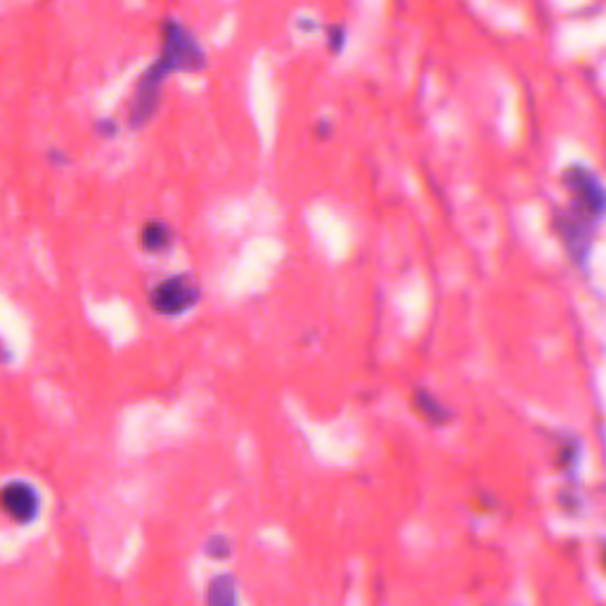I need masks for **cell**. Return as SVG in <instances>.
<instances>
[{
  "instance_id": "6",
  "label": "cell",
  "mask_w": 606,
  "mask_h": 606,
  "mask_svg": "<svg viewBox=\"0 0 606 606\" xmlns=\"http://www.w3.org/2000/svg\"><path fill=\"white\" fill-rule=\"evenodd\" d=\"M559 232H562L564 242L569 244V249L573 251L576 259H583L588 254V244H590V232L588 225H585V218L578 214H569L559 218Z\"/></svg>"
},
{
  "instance_id": "10",
  "label": "cell",
  "mask_w": 606,
  "mask_h": 606,
  "mask_svg": "<svg viewBox=\"0 0 606 606\" xmlns=\"http://www.w3.org/2000/svg\"><path fill=\"white\" fill-rule=\"evenodd\" d=\"M209 550L211 554H216V557H225V554H228V543H225L223 538H214L209 543Z\"/></svg>"
},
{
  "instance_id": "3",
  "label": "cell",
  "mask_w": 606,
  "mask_h": 606,
  "mask_svg": "<svg viewBox=\"0 0 606 606\" xmlns=\"http://www.w3.org/2000/svg\"><path fill=\"white\" fill-rule=\"evenodd\" d=\"M199 299V289L190 277L178 275L171 280H164L161 285L152 289L150 303L157 313L164 315H178L192 308Z\"/></svg>"
},
{
  "instance_id": "9",
  "label": "cell",
  "mask_w": 606,
  "mask_h": 606,
  "mask_svg": "<svg viewBox=\"0 0 606 606\" xmlns=\"http://www.w3.org/2000/svg\"><path fill=\"white\" fill-rule=\"evenodd\" d=\"M415 403H417V408L422 410V415L427 417V419H431V422H446V410L441 408V405H438L436 401H434V396H429V393H424V391H419L417 393V398H415Z\"/></svg>"
},
{
  "instance_id": "5",
  "label": "cell",
  "mask_w": 606,
  "mask_h": 606,
  "mask_svg": "<svg viewBox=\"0 0 606 606\" xmlns=\"http://www.w3.org/2000/svg\"><path fill=\"white\" fill-rule=\"evenodd\" d=\"M0 507L5 509V514H10L12 519L19 521V524H29L38 514V495L29 483H8L0 491Z\"/></svg>"
},
{
  "instance_id": "7",
  "label": "cell",
  "mask_w": 606,
  "mask_h": 606,
  "mask_svg": "<svg viewBox=\"0 0 606 606\" xmlns=\"http://www.w3.org/2000/svg\"><path fill=\"white\" fill-rule=\"evenodd\" d=\"M209 606H237V585L230 576H216L206 590Z\"/></svg>"
},
{
  "instance_id": "2",
  "label": "cell",
  "mask_w": 606,
  "mask_h": 606,
  "mask_svg": "<svg viewBox=\"0 0 606 606\" xmlns=\"http://www.w3.org/2000/svg\"><path fill=\"white\" fill-rule=\"evenodd\" d=\"M564 180L569 185L573 209H576L578 216H583L585 221H592V218L606 214V188L599 183L595 173L583 169V166H573Z\"/></svg>"
},
{
  "instance_id": "1",
  "label": "cell",
  "mask_w": 606,
  "mask_h": 606,
  "mask_svg": "<svg viewBox=\"0 0 606 606\" xmlns=\"http://www.w3.org/2000/svg\"><path fill=\"white\" fill-rule=\"evenodd\" d=\"M161 67L166 72H197L204 67V53L183 24L166 19L164 24V50H161Z\"/></svg>"
},
{
  "instance_id": "11",
  "label": "cell",
  "mask_w": 606,
  "mask_h": 606,
  "mask_svg": "<svg viewBox=\"0 0 606 606\" xmlns=\"http://www.w3.org/2000/svg\"><path fill=\"white\" fill-rule=\"evenodd\" d=\"M330 34H334V50H339L341 43H344V38H341V36H344V29H341V27H332Z\"/></svg>"
},
{
  "instance_id": "4",
  "label": "cell",
  "mask_w": 606,
  "mask_h": 606,
  "mask_svg": "<svg viewBox=\"0 0 606 606\" xmlns=\"http://www.w3.org/2000/svg\"><path fill=\"white\" fill-rule=\"evenodd\" d=\"M166 76H169V72H166V69L157 62L152 69H147V74L140 79L138 90H135L133 107H131V124L133 126H145L147 121L152 119L154 109H157V102H159L161 83H164Z\"/></svg>"
},
{
  "instance_id": "8",
  "label": "cell",
  "mask_w": 606,
  "mask_h": 606,
  "mask_svg": "<svg viewBox=\"0 0 606 606\" xmlns=\"http://www.w3.org/2000/svg\"><path fill=\"white\" fill-rule=\"evenodd\" d=\"M169 242H171L169 225H164V223H159V221L145 225L143 244H145L147 249H152V251L166 249V247H169Z\"/></svg>"
}]
</instances>
